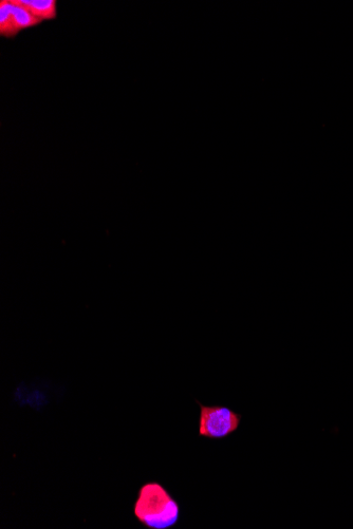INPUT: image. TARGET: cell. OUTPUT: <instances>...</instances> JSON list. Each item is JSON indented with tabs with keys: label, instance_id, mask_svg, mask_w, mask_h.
I'll return each instance as SVG.
<instances>
[{
	"label": "cell",
	"instance_id": "obj_5",
	"mask_svg": "<svg viewBox=\"0 0 353 529\" xmlns=\"http://www.w3.org/2000/svg\"><path fill=\"white\" fill-rule=\"evenodd\" d=\"M0 35L6 39H14L15 34L11 20V0L0 2Z\"/></svg>",
	"mask_w": 353,
	"mask_h": 529
},
{
	"label": "cell",
	"instance_id": "obj_1",
	"mask_svg": "<svg viewBox=\"0 0 353 529\" xmlns=\"http://www.w3.org/2000/svg\"><path fill=\"white\" fill-rule=\"evenodd\" d=\"M134 516L147 529H172L180 522L181 506L164 485L150 481L138 489Z\"/></svg>",
	"mask_w": 353,
	"mask_h": 529
},
{
	"label": "cell",
	"instance_id": "obj_4",
	"mask_svg": "<svg viewBox=\"0 0 353 529\" xmlns=\"http://www.w3.org/2000/svg\"><path fill=\"white\" fill-rule=\"evenodd\" d=\"M11 20L15 36L22 31L41 25L43 22L36 18L24 7L11 0Z\"/></svg>",
	"mask_w": 353,
	"mask_h": 529
},
{
	"label": "cell",
	"instance_id": "obj_2",
	"mask_svg": "<svg viewBox=\"0 0 353 529\" xmlns=\"http://www.w3.org/2000/svg\"><path fill=\"white\" fill-rule=\"evenodd\" d=\"M200 408L198 434L209 440H225L240 427L243 415L225 406H206L196 401Z\"/></svg>",
	"mask_w": 353,
	"mask_h": 529
},
{
	"label": "cell",
	"instance_id": "obj_3",
	"mask_svg": "<svg viewBox=\"0 0 353 529\" xmlns=\"http://www.w3.org/2000/svg\"><path fill=\"white\" fill-rule=\"evenodd\" d=\"M42 22L54 21L58 17L57 0H15Z\"/></svg>",
	"mask_w": 353,
	"mask_h": 529
}]
</instances>
